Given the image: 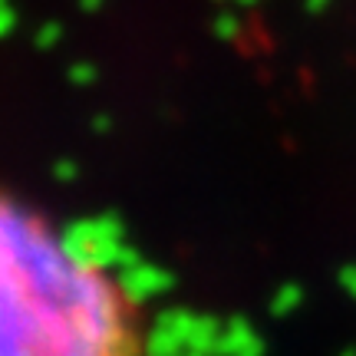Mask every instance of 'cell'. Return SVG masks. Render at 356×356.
Here are the masks:
<instances>
[{"label":"cell","mask_w":356,"mask_h":356,"mask_svg":"<svg viewBox=\"0 0 356 356\" xmlns=\"http://www.w3.org/2000/svg\"><path fill=\"white\" fill-rule=\"evenodd\" d=\"M0 356H142L132 300L73 238L0 198Z\"/></svg>","instance_id":"cell-1"}]
</instances>
